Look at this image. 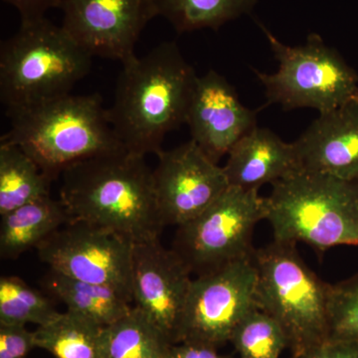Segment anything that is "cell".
<instances>
[{
  "label": "cell",
  "mask_w": 358,
  "mask_h": 358,
  "mask_svg": "<svg viewBox=\"0 0 358 358\" xmlns=\"http://www.w3.org/2000/svg\"><path fill=\"white\" fill-rule=\"evenodd\" d=\"M61 176L60 201L72 220L114 231L134 244L159 239L166 228L145 157L127 150L98 155Z\"/></svg>",
  "instance_id": "cell-2"
},
{
  "label": "cell",
  "mask_w": 358,
  "mask_h": 358,
  "mask_svg": "<svg viewBox=\"0 0 358 358\" xmlns=\"http://www.w3.org/2000/svg\"><path fill=\"white\" fill-rule=\"evenodd\" d=\"M294 143L303 171L358 185V100L320 114Z\"/></svg>",
  "instance_id": "cell-15"
},
{
  "label": "cell",
  "mask_w": 358,
  "mask_h": 358,
  "mask_svg": "<svg viewBox=\"0 0 358 358\" xmlns=\"http://www.w3.org/2000/svg\"><path fill=\"white\" fill-rule=\"evenodd\" d=\"M173 343L138 308L107 327L108 358H162Z\"/></svg>",
  "instance_id": "cell-21"
},
{
  "label": "cell",
  "mask_w": 358,
  "mask_h": 358,
  "mask_svg": "<svg viewBox=\"0 0 358 358\" xmlns=\"http://www.w3.org/2000/svg\"><path fill=\"white\" fill-rule=\"evenodd\" d=\"M223 169L230 186L259 190L301 171V164L294 143L257 126L230 150Z\"/></svg>",
  "instance_id": "cell-16"
},
{
  "label": "cell",
  "mask_w": 358,
  "mask_h": 358,
  "mask_svg": "<svg viewBox=\"0 0 358 358\" xmlns=\"http://www.w3.org/2000/svg\"><path fill=\"white\" fill-rule=\"evenodd\" d=\"M52 181L17 145L0 143V216L49 196Z\"/></svg>",
  "instance_id": "cell-20"
},
{
  "label": "cell",
  "mask_w": 358,
  "mask_h": 358,
  "mask_svg": "<svg viewBox=\"0 0 358 358\" xmlns=\"http://www.w3.org/2000/svg\"><path fill=\"white\" fill-rule=\"evenodd\" d=\"M92 56L46 17L20 23L0 47V101L6 115L69 95Z\"/></svg>",
  "instance_id": "cell-4"
},
{
  "label": "cell",
  "mask_w": 358,
  "mask_h": 358,
  "mask_svg": "<svg viewBox=\"0 0 358 358\" xmlns=\"http://www.w3.org/2000/svg\"><path fill=\"white\" fill-rule=\"evenodd\" d=\"M171 358H226L217 352V346L199 341H181L171 348Z\"/></svg>",
  "instance_id": "cell-29"
},
{
  "label": "cell",
  "mask_w": 358,
  "mask_h": 358,
  "mask_svg": "<svg viewBox=\"0 0 358 358\" xmlns=\"http://www.w3.org/2000/svg\"><path fill=\"white\" fill-rule=\"evenodd\" d=\"M230 343L240 358H280L289 348L288 336L281 324L258 307L239 322Z\"/></svg>",
  "instance_id": "cell-24"
},
{
  "label": "cell",
  "mask_w": 358,
  "mask_h": 358,
  "mask_svg": "<svg viewBox=\"0 0 358 358\" xmlns=\"http://www.w3.org/2000/svg\"><path fill=\"white\" fill-rule=\"evenodd\" d=\"M47 291L77 313L96 324L109 327L131 310V301L117 289L73 279L55 271L44 278Z\"/></svg>",
  "instance_id": "cell-18"
},
{
  "label": "cell",
  "mask_w": 358,
  "mask_h": 358,
  "mask_svg": "<svg viewBox=\"0 0 358 358\" xmlns=\"http://www.w3.org/2000/svg\"><path fill=\"white\" fill-rule=\"evenodd\" d=\"M7 117L0 143L17 145L52 180L78 162L126 150L99 94H69Z\"/></svg>",
  "instance_id": "cell-3"
},
{
  "label": "cell",
  "mask_w": 358,
  "mask_h": 358,
  "mask_svg": "<svg viewBox=\"0 0 358 358\" xmlns=\"http://www.w3.org/2000/svg\"><path fill=\"white\" fill-rule=\"evenodd\" d=\"M34 348L35 331L26 326L0 324V358H27Z\"/></svg>",
  "instance_id": "cell-26"
},
{
  "label": "cell",
  "mask_w": 358,
  "mask_h": 358,
  "mask_svg": "<svg viewBox=\"0 0 358 358\" xmlns=\"http://www.w3.org/2000/svg\"><path fill=\"white\" fill-rule=\"evenodd\" d=\"M294 243L273 241L253 255L256 305L286 333L298 357L329 339L327 303L331 284L306 265Z\"/></svg>",
  "instance_id": "cell-6"
},
{
  "label": "cell",
  "mask_w": 358,
  "mask_h": 358,
  "mask_svg": "<svg viewBox=\"0 0 358 358\" xmlns=\"http://www.w3.org/2000/svg\"><path fill=\"white\" fill-rule=\"evenodd\" d=\"M292 358H358V339H327Z\"/></svg>",
  "instance_id": "cell-27"
},
{
  "label": "cell",
  "mask_w": 358,
  "mask_h": 358,
  "mask_svg": "<svg viewBox=\"0 0 358 358\" xmlns=\"http://www.w3.org/2000/svg\"><path fill=\"white\" fill-rule=\"evenodd\" d=\"M266 218V197L258 189L229 186L197 217L178 226L171 249L201 275L251 258L257 224Z\"/></svg>",
  "instance_id": "cell-8"
},
{
  "label": "cell",
  "mask_w": 358,
  "mask_h": 358,
  "mask_svg": "<svg viewBox=\"0 0 358 358\" xmlns=\"http://www.w3.org/2000/svg\"><path fill=\"white\" fill-rule=\"evenodd\" d=\"M256 0H155L157 15L164 16L178 33L211 28L250 13Z\"/></svg>",
  "instance_id": "cell-22"
},
{
  "label": "cell",
  "mask_w": 358,
  "mask_h": 358,
  "mask_svg": "<svg viewBox=\"0 0 358 358\" xmlns=\"http://www.w3.org/2000/svg\"><path fill=\"white\" fill-rule=\"evenodd\" d=\"M122 64L108 119L127 152L157 155L166 134L185 124L199 76L176 42Z\"/></svg>",
  "instance_id": "cell-1"
},
{
  "label": "cell",
  "mask_w": 358,
  "mask_h": 358,
  "mask_svg": "<svg viewBox=\"0 0 358 358\" xmlns=\"http://www.w3.org/2000/svg\"><path fill=\"white\" fill-rule=\"evenodd\" d=\"M169 352H171V350H169ZM162 358H171V355H169H169H166V357H164Z\"/></svg>",
  "instance_id": "cell-30"
},
{
  "label": "cell",
  "mask_w": 358,
  "mask_h": 358,
  "mask_svg": "<svg viewBox=\"0 0 358 358\" xmlns=\"http://www.w3.org/2000/svg\"><path fill=\"white\" fill-rule=\"evenodd\" d=\"M259 26L279 62L274 74L254 70L265 89L266 106L275 103L285 110L310 108L320 115L358 100L357 73L320 35L313 33L305 44L289 46Z\"/></svg>",
  "instance_id": "cell-7"
},
{
  "label": "cell",
  "mask_w": 358,
  "mask_h": 358,
  "mask_svg": "<svg viewBox=\"0 0 358 358\" xmlns=\"http://www.w3.org/2000/svg\"><path fill=\"white\" fill-rule=\"evenodd\" d=\"M327 315L329 339H358V274L331 285Z\"/></svg>",
  "instance_id": "cell-25"
},
{
  "label": "cell",
  "mask_w": 358,
  "mask_h": 358,
  "mask_svg": "<svg viewBox=\"0 0 358 358\" xmlns=\"http://www.w3.org/2000/svg\"><path fill=\"white\" fill-rule=\"evenodd\" d=\"M62 27L92 57L126 62L157 15L155 0H62Z\"/></svg>",
  "instance_id": "cell-12"
},
{
  "label": "cell",
  "mask_w": 358,
  "mask_h": 358,
  "mask_svg": "<svg viewBox=\"0 0 358 358\" xmlns=\"http://www.w3.org/2000/svg\"><path fill=\"white\" fill-rule=\"evenodd\" d=\"M72 221L60 199L34 200L1 216L0 256L16 259Z\"/></svg>",
  "instance_id": "cell-17"
},
{
  "label": "cell",
  "mask_w": 358,
  "mask_h": 358,
  "mask_svg": "<svg viewBox=\"0 0 358 358\" xmlns=\"http://www.w3.org/2000/svg\"><path fill=\"white\" fill-rule=\"evenodd\" d=\"M253 257L193 278L179 322L176 343H230L239 322L256 305Z\"/></svg>",
  "instance_id": "cell-9"
},
{
  "label": "cell",
  "mask_w": 358,
  "mask_h": 358,
  "mask_svg": "<svg viewBox=\"0 0 358 358\" xmlns=\"http://www.w3.org/2000/svg\"><path fill=\"white\" fill-rule=\"evenodd\" d=\"M157 157L152 178L164 227L189 222L230 186L223 166L212 162L192 140L173 150H162Z\"/></svg>",
  "instance_id": "cell-11"
},
{
  "label": "cell",
  "mask_w": 358,
  "mask_h": 358,
  "mask_svg": "<svg viewBox=\"0 0 358 358\" xmlns=\"http://www.w3.org/2000/svg\"><path fill=\"white\" fill-rule=\"evenodd\" d=\"M35 336L37 348L54 358H108L107 327L68 310L37 327Z\"/></svg>",
  "instance_id": "cell-19"
},
{
  "label": "cell",
  "mask_w": 358,
  "mask_h": 358,
  "mask_svg": "<svg viewBox=\"0 0 358 358\" xmlns=\"http://www.w3.org/2000/svg\"><path fill=\"white\" fill-rule=\"evenodd\" d=\"M43 294L14 275L0 279V324L46 326L60 315Z\"/></svg>",
  "instance_id": "cell-23"
},
{
  "label": "cell",
  "mask_w": 358,
  "mask_h": 358,
  "mask_svg": "<svg viewBox=\"0 0 358 358\" xmlns=\"http://www.w3.org/2000/svg\"><path fill=\"white\" fill-rule=\"evenodd\" d=\"M134 247V242L114 231L72 220L36 250L50 270L117 289L133 303Z\"/></svg>",
  "instance_id": "cell-10"
},
{
  "label": "cell",
  "mask_w": 358,
  "mask_h": 358,
  "mask_svg": "<svg viewBox=\"0 0 358 358\" xmlns=\"http://www.w3.org/2000/svg\"><path fill=\"white\" fill-rule=\"evenodd\" d=\"M17 9L21 23L31 22L45 17L47 11L60 8L62 0H2Z\"/></svg>",
  "instance_id": "cell-28"
},
{
  "label": "cell",
  "mask_w": 358,
  "mask_h": 358,
  "mask_svg": "<svg viewBox=\"0 0 358 358\" xmlns=\"http://www.w3.org/2000/svg\"><path fill=\"white\" fill-rule=\"evenodd\" d=\"M266 218L274 241L303 242L320 252L358 247V185L313 171L273 183Z\"/></svg>",
  "instance_id": "cell-5"
},
{
  "label": "cell",
  "mask_w": 358,
  "mask_h": 358,
  "mask_svg": "<svg viewBox=\"0 0 358 358\" xmlns=\"http://www.w3.org/2000/svg\"><path fill=\"white\" fill-rule=\"evenodd\" d=\"M185 124L192 141L218 164L257 127V112L245 107L236 90L222 75L209 70L197 77Z\"/></svg>",
  "instance_id": "cell-14"
},
{
  "label": "cell",
  "mask_w": 358,
  "mask_h": 358,
  "mask_svg": "<svg viewBox=\"0 0 358 358\" xmlns=\"http://www.w3.org/2000/svg\"><path fill=\"white\" fill-rule=\"evenodd\" d=\"M189 268L159 239L134 247L131 294L138 308L176 345L181 315L192 282Z\"/></svg>",
  "instance_id": "cell-13"
}]
</instances>
